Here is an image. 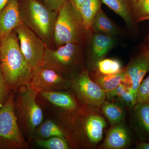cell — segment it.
<instances>
[{"instance_id":"28","label":"cell","mask_w":149,"mask_h":149,"mask_svg":"<svg viewBox=\"0 0 149 149\" xmlns=\"http://www.w3.org/2000/svg\"><path fill=\"white\" fill-rule=\"evenodd\" d=\"M13 92L6 83L0 68V109L7 101Z\"/></svg>"},{"instance_id":"5","label":"cell","mask_w":149,"mask_h":149,"mask_svg":"<svg viewBox=\"0 0 149 149\" xmlns=\"http://www.w3.org/2000/svg\"><path fill=\"white\" fill-rule=\"evenodd\" d=\"M19 7L23 24L52 48L58 12L48 8L41 0H19Z\"/></svg>"},{"instance_id":"17","label":"cell","mask_w":149,"mask_h":149,"mask_svg":"<svg viewBox=\"0 0 149 149\" xmlns=\"http://www.w3.org/2000/svg\"><path fill=\"white\" fill-rule=\"evenodd\" d=\"M102 2L107 6L123 19L128 30L136 32L138 26L133 16L132 4L129 0H102Z\"/></svg>"},{"instance_id":"9","label":"cell","mask_w":149,"mask_h":149,"mask_svg":"<svg viewBox=\"0 0 149 149\" xmlns=\"http://www.w3.org/2000/svg\"><path fill=\"white\" fill-rule=\"evenodd\" d=\"M70 90L84 107L100 108L107 101L106 92L91 78L88 68L71 80Z\"/></svg>"},{"instance_id":"15","label":"cell","mask_w":149,"mask_h":149,"mask_svg":"<svg viewBox=\"0 0 149 149\" xmlns=\"http://www.w3.org/2000/svg\"><path fill=\"white\" fill-rule=\"evenodd\" d=\"M22 23L19 0H9L0 10V37L3 38L7 36Z\"/></svg>"},{"instance_id":"25","label":"cell","mask_w":149,"mask_h":149,"mask_svg":"<svg viewBox=\"0 0 149 149\" xmlns=\"http://www.w3.org/2000/svg\"><path fill=\"white\" fill-rule=\"evenodd\" d=\"M39 146L46 149H69L71 148L68 141L64 138L53 137L46 139H35Z\"/></svg>"},{"instance_id":"21","label":"cell","mask_w":149,"mask_h":149,"mask_svg":"<svg viewBox=\"0 0 149 149\" xmlns=\"http://www.w3.org/2000/svg\"><path fill=\"white\" fill-rule=\"evenodd\" d=\"M106 93L107 100L120 102L129 109H132L137 103V99L131 93L129 87L124 84H120L114 90Z\"/></svg>"},{"instance_id":"16","label":"cell","mask_w":149,"mask_h":149,"mask_svg":"<svg viewBox=\"0 0 149 149\" xmlns=\"http://www.w3.org/2000/svg\"><path fill=\"white\" fill-rule=\"evenodd\" d=\"M132 110L133 126L140 141L149 140V103L137 102Z\"/></svg>"},{"instance_id":"19","label":"cell","mask_w":149,"mask_h":149,"mask_svg":"<svg viewBox=\"0 0 149 149\" xmlns=\"http://www.w3.org/2000/svg\"><path fill=\"white\" fill-rule=\"evenodd\" d=\"M126 108L125 105L120 102L107 100L101 106L100 109L112 125L124 122L126 115Z\"/></svg>"},{"instance_id":"1","label":"cell","mask_w":149,"mask_h":149,"mask_svg":"<svg viewBox=\"0 0 149 149\" xmlns=\"http://www.w3.org/2000/svg\"><path fill=\"white\" fill-rule=\"evenodd\" d=\"M99 109L85 107L78 112L53 119L72 148L92 149L101 142L107 123Z\"/></svg>"},{"instance_id":"13","label":"cell","mask_w":149,"mask_h":149,"mask_svg":"<svg viewBox=\"0 0 149 149\" xmlns=\"http://www.w3.org/2000/svg\"><path fill=\"white\" fill-rule=\"evenodd\" d=\"M117 37L102 33H92L87 47L89 68H91L96 63L105 58L116 45Z\"/></svg>"},{"instance_id":"18","label":"cell","mask_w":149,"mask_h":149,"mask_svg":"<svg viewBox=\"0 0 149 149\" xmlns=\"http://www.w3.org/2000/svg\"><path fill=\"white\" fill-rule=\"evenodd\" d=\"M92 33H102L118 37L124 34V30L107 15L102 8L98 12L91 27Z\"/></svg>"},{"instance_id":"32","label":"cell","mask_w":149,"mask_h":149,"mask_svg":"<svg viewBox=\"0 0 149 149\" xmlns=\"http://www.w3.org/2000/svg\"><path fill=\"white\" fill-rule=\"evenodd\" d=\"M9 0H0V10L5 6Z\"/></svg>"},{"instance_id":"10","label":"cell","mask_w":149,"mask_h":149,"mask_svg":"<svg viewBox=\"0 0 149 149\" xmlns=\"http://www.w3.org/2000/svg\"><path fill=\"white\" fill-rule=\"evenodd\" d=\"M14 30L22 52L32 70L42 65L47 46L45 43L23 23Z\"/></svg>"},{"instance_id":"23","label":"cell","mask_w":149,"mask_h":149,"mask_svg":"<svg viewBox=\"0 0 149 149\" xmlns=\"http://www.w3.org/2000/svg\"><path fill=\"white\" fill-rule=\"evenodd\" d=\"M123 68L121 62L114 58H104L99 61L91 68L90 76L110 75L120 71Z\"/></svg>"},{"instance_id":"36","label":"cell","mask_w":149,"mask_h":149,"mask_svg":"<svg viewBox=\"0 0 149 149\" xmlns=\"http://www.w3.org/2000/svg\"><path fill=\"white\" fill-rule=\"evenodd\" d=\"M129 1H130V2L131 3V4H132V6H133V5L137 1V0H129Z\"/></svg>"},{"instance_id":"35","label":"cell","mask_w":149,"mask_h":149,"mask_svg":"<svg viewBox=\"0 0 149 149\" xmlns=\"http://www.w3.org/2000/svg\"><path fill=\"white\" fill-rule=\"evenodd\" d=\"M146 20H149V16L147 17H145L141 20V22L144 21H146Z\"/></svg>"},{"instance_id":"3","label":"cell","mask_w":149,"mask_h":149,"mask_svg":"<svg viewBox=\"0 0 149 149\" xmlns=\"http://www.w3.org/2000/svg\"><path fill=\"white\" fill-rule=\"evenodd\" d=\"M87 45L69 43L56 49L46 46L42 66L72 80L84 69Z\"/></svg>"},{"instance_id":"7","label":"cell","mask_w":149,"mask_h":149,"mask_svg":"<svg viewBox=\"0 0 149 149\" xmlns=\"http://www.w3.org/2000/svg\"><path fill=\"white\" fill-rule=\"evenodd\" d=\"M14 91L0 109V149H24L28 142L22 135L13 108Z\"/></svg>"},{"instance_id":"31","label":"cell","mask_w":149,"mask_h":149,"mask_svg":"<svg viewBox=\"0 0 149 149\" xmlns=\"http://www.w3.org/2000/svg\"><path fill=\"white\" fill-rule=\"evenodd\" d=\"M135 149H149V143L146 141H140L137 143Z\"/></svg>"},{"instance_id":"27","label":"cell","mask_w":149,"mask_h":149,"mask_svg":"<svg viewBox=\"0 0 149 149\" xmlns=\"http://www.w3.org/2000/svg\"><path fill=\"white\" fill-rule=\"evenodd\" d=\"M137 102L149 103V74L141 82L137 94Z\"/></svg>"},{"instance_id":"8","label":"cell","mask_w":149,"mask_h":149,"mask_svg":"<svg viewBox=\"0 0 149 149\" xmlns=\"http://www.w3.org/2000/svg\"><path fill=\"white\" fill-rule=\"evenodd\" d=\"M36 99L42 109L49 112L53 119L78 112L85 107L80 104L70 89L38 92Z\"/></svg>"},{"instance_id":"33","label":"cell","mask_w":149,"mask_h":149,"mask_svg":"<svg viewBox=\"0 0 149 149\" xmlns=\"http://www.w3.org/2000/svg\"><path fill=\"white\" fill-rule=\"evenodd\" d=\"M144 43L149 49V34L146 37V40Z\"/></svg>"},{"instance_id":"30","label":"cell","mask_w":149,"mask_h":149,"mask_svg":"<svg viewBox=\"0 0 149 149\" xmlns=\"http://www.w3.org/2000/svg\"><path fill=\"white\" fill-rule=\"evenodd\" d=\"M74 8L79 12L81 6L85 0H69Z\"/></svg>"},{"instance_id":"34","label":"cell","mask_w":149,"mask_h":149,"mask_svg":"<svg viewBox=\"0 0 149 149\" xmlns=\"http://www.w3.org/2000/svg\"><path fill=\"white\" fill-rule=\"evenodd\" d=\"M2 38L0 37V63H1V49Z\"/></svg>"},{"instance_id":"26","label":"cell","mask_w":149,"mask_h":149,"mask_svg":"<svg viewBox=\"0 0 149 149\" xmlns=\"http://www.w3.org/2000/svg\"><path fill=\"white\" fill-rule=\"evenodd\" d=\"M134 18L138 23L149 16V0H137L132 6Z\"/></svg>"},{"instance_id":"20","label":"cell","mask_w":149,"mask_h":149,"mask_svg":"<svg viewBox=\"0 0 149 149\" xmlns=\"http://www.w3.org/2000/svg\"><path fill=\"white\" fill-rule=\"evenodd\" d=\"M90 76L106 93L114 90L120 84H124L127 86V78L124 68L114 74Z\"/></svg>"},{"instance_id":"2","label":"cell","mask_w":149,"mask_h":149,"mask_svg":"<svg viewBox=\"0 0 149 149\" xmlns=\"http://www.w3.org/2000/svg\"><path fill=\"white\" fill-rule=\"evenodd\" d=\"M0 68L12 91L22 86H30L33 70L22 52L14 30L2 38Z\"/></svg>"},{"instance_id":"4","label":"cell","mask_w":149,"mask_h":149,"mask_svg":"<svg viewBox=\"0 0 149 149\" xmlns=\"http://www.w3.org/2000/svg\"><path fill=\"white\" fill-rule=\"evenodd\" d=\"M37 93L27 86L14 91V110L20 131L28 142L35 139L36 128L44 119L43 109L36 99Z\"/></svg>"},{"instance_id":"29","label":"cell","mask_w":149,"mask_h":149,"mask_svg":"<svg viewBox=\"0 0 149 149\" xmlns=\"http://www.w3.org/2000/svg\"><path fill=\"white\" fill-rule=\"evenodd\" d=\"M43 3L52 10L58 12L67 0H41Z\"/></svg>"},{"instance_id":"22","label":"cell","mask_w":149,"mask_h":149,"mask_svg":"<svg viewBox=\"0 0 149 149\" xmlns=\"http://www.w3.org/2000/svg\"><path fill=\"white\" fill-rule=\"evenodd\" d=\"M102 0H85L80 6L79 12L83 23L86 29L91 33L94 19L102 8Z\"/></svg>"},{"instance_id":"12","label":"cell","mask_w":149,"mask_h":149,"mask_svg":"<svg viewBox=\"0 0 149 149\" xmlns=\"http://www.w3.org/2000/svg\"><path fill=\"white\" fill-rule=\"evenodd\" d=\"M71 80L42 65L33 70L30 88L37 92L70 90Z\"/></svg>"},{"instance_id":"14","label":"cell","mask_w":149,"mask_h":149,"mask_svg":"<svg viewBox=\"0 0 149 149\" xmlns=\"http://www.w3.org/2000/svg\"><path fill=\"white\" fill-rule=\"evenodd\" d=\"M133 135L124 122L112 125L100 146L103 149H123L130 146L133 143Z\"/></svg>"},{"instance_id":"24","label":"cell","mask_w":149,"mask_h":149,"mask_svg":"<svg viewBox=\"0 0 149 149\" xmlns=\"http://www.w3.org/2000/svg\"><path fill=\"white\" fill-rule=\"evenodd\" d=\"M53 137H61L66 139L64 132L53 119L46 120L36 128L35 139H46Z\"/></svg>"},{"instance_id":"6","label":"cell","mask_w":149,"mask_h":149,"mask_svg":"<svg viewBox=\"0 0 149 149\" xmlns=\"http://www.w3.org/2000/svg\"><path fill=\"white\" fill-rule=\"evenodd\" d=\"M92 34L85 28L80 12L67 0L58 13L54 36L56 48L69 43L87 45Z\"/></svg>"},{"instance_id":"11","label":"cell","mask_w":149,"mask_h":149,"mask_svg":"<svg viewBox=\"0 0 149 149\" xmlns=\"http://www.w3.org/2000/svg\"><path fill=\"white\" fill-rule=\"evenodd\" d=\"M137 48L136 53L124 69L127 86L137 100L139 86L146 74L149 72V49L144 43L140 44Z\"/></svg>"}]
</instances>
